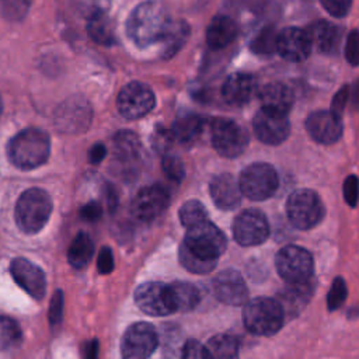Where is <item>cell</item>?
<instances>
[{"instance_id": "cell-1", "label": "cell", "mask_w": 359, "mask_h": 359, "mask_svg": "<svg viewBox=\"0 0 359 359\" xmlns=\"http://www.w3.org/2000/svg\"><path fill=\"white\" fill-rule=\"evenodd\" d=\"M165 8L153 0L140 3L129 15L126 31L129 38L140 48L150 46L164 39L171 24Z\"/></svg>"}, {"instance_id": "cell-2", "label": "cell", "mask_w": 359, "mask_h": 359, "mask_svg": "<svg viewBox=\"0 0 359 359\" xmlns=\"http://www.w3.org/2000/svg\"><path fill=\"white\" fill-rule=\"evenodd\" d=\"M49 151V135L39 128H28L18 132L7 147L10 161L20 170H32L45 164Z\"/></svg>"}, {"instance_id": "cell-3", "label": "cell", "mask_w": 359, "mask_h": 359, "mask_svg": "<svg viewBox=\"0 0 359 359\" xmlns=\"http://www.w3.org/2000/svg\"><path fill=\"white\" fill-rule=\"evenodd\" d=\"M52 212V199L41 188H29L21 194L15 205V222L20 230L34 234L42 230Z\"/></svg>"}, {"instance_id": "cell-4", "label": "cell", "mask_w": 359, "mask_h": 359, "mask_svg": "<svg viewBox=\"0 0 359 359\" xmlns=\"http://www.w3.org/2000/svg\"><path fill=\"white\" fill-rule=\"evenodd\" d=\"M181 247L202 261L216 262L224 252L227 240L219 227L206 220L188 229Z\"/></svg>"}, {"instance_id": "cell-5", "label": "cell", "mask_w": 359, "mask_h": 359, "mask_svg": "<svg viewBox=\"0 0 359 359\" xmlns=\"http://www.w3.org/2000/svg\"><path fill=\"white\" fill-rule=\"evenodd\" d=\"M285 311L278 300L269 297H255L245 303L244 324L255 335H272L282 327Z\"/></svg>"}, {"instance_id": "cell-6", "label": "cell", "mask_w": 359, "mask_h": 359, "mask_svg": "<svg viewBox=\"0 0 359 359\" xmlns=\"http://www.w3.org/2000/svg\"><path fill=\"white\" fill-rule=\"evenodd\" d=\"M286 213L294 227L309 230L321 222L324 216V205L314 191L297 189L287 199Z\"/></svg>"}, {"instance_id": "cell-7", "label": "cell", "mask_w": 359, "mask_h": 359, "mask_svg": "<svg viewBox=\"0 0 359 359\" xmlns=\"http://www.w3.org/2000/svg\"><path fill=\"white\" fill-rule=\"evenodd\" d=\"M241 194L252 201L271 198L279 185L275 168L266 163H252L247 165L238 180Z\"/></svg>"}, {"instance_id": "cell-8", "label": "cell", "mask_w": 359, "mask_h": 359, "mask_svg": "<svg viewBox=\"0 0 359 359\" xmlns=\"http://www.w3.org/2000/svg\"><path fill=\"white\" fill-rule=\"evenodd\" d=\"M212 144L215 150L227 158L240 156L250 142L248 132L237 122L217 118L212 122Z\"/></svg>"}, {"instance_id": "cell-9", "label": "cell", "mask_w": 359, "mask_h": 359, "mask_svg": "<svg viewBox=\"0 0 359 359\" xmlns=\"http://www.w3.org/2000/svg\"><path fill=\"white\" fill-rule=\"evenodd\" d=\"M279 275L287 283H303L313 276V258L311 254L297 245H287L279 250L275 258Z\"/></svg>"}, {"instance_id": "cell-10", "label": "cell", "mask_w": 359, "mask_h": 359, "mask_svg": "<svg viewBox=\"0 0 359 359\" xmlns=\"http://www.w3.org/2000/svg\"><path fill=\"white\" fill-rule=\"evenodd\" d=\"M91 105L83 97L65 100L55 111V126L63 133H81L91 125Z\"/></svg>"}, {"instance_id": "cell-11", "label": "cell", "mask_w": 359, "mask_h": 359, "mask_svg": "<svg viewBox=\"0 0 359 359\" xmlns=\"http://www.w3.org/2000/svg\"><path fill=\"white\" fill-rule=\"evenodd\" d=\"M154 94L151 88L140 81L128 83L118 94L116 105L119 114L126 119H139L154 108Z\"/></svg>"}, {"instance_id": "cell-12", "label": "cell", "mask_w": 359, "mask_h": 359, "mask_svg": "<svg viewBox=\"0 0 359 359\" xmlns=\"http://www.w3.org/2000/svg\"><path fill=\"white\" fill-rule=\"evenodd\" d=\"M137 307L150 316H168L175 310L171 286L161 282H146L135 292Z\"/></svg>"}, {"instance_id": "cell-13", "label": "cell", "mask_w": 359, "mask_h": 359, "mask_svg": "<svg viewBox=\"0 0 359 359\" xmlns=\"http://www.w3.org/2000/svg\"><path fill=\"white\" fill-rule=\"evenodd\" d=\"M158 342L154 327L149 323L132 324L121 342L122 359H147Z\"/></svg>"}, {"instance_id": "cell-14", "label": "cell", "mask_w": 359, "mask_h": 359, "mask_svg": "<svg viewBox=\"0 0 359 359\" xmlns=\"http://www.w3.org/2000/svg\"><path fill=\"white\" fill-rule=\"evenodd\" d=\"M233 236L236 241L244 247L264 243L269 236V224L265 215L255 209L241 212L234 220Z\"/></svg>"}, {"instance_id": "cell-15", "label": "cell", "mask_w": 359, "mask_h": 359, "mask_svg": "<svg viewBox=\"0 0 359 359\" xmlns=\"http://www.w3.org/2000/svg\"><path fill=\"white\" fill-rule=\"evenodd\" d=\"M170 195L161 185H149L142 188L132 201V213L140 222L157 219L168 206Z\"/></svg>"}, {"instance_id": "cell-16", "label": "cell", "mask_w": 359, "mask_h": 359, "mask_svg": "<svg viewBox=\"0 0 359 359\" xmlns=\"http://www.w3.org/2000/svg\"><path fill=\"white\" fill-rule=\"evenodd\" d=\"M254 132L257 137L265 144H280L290 133V123L286 115L261 109L255 114L252 121Z\"/></svg>"}, {"instance_id": "cell-17", "label": "cell", "mask_w": 359, "mask_h": 359, "mask_svg": "<svg viewBox=\"0 0 359 359\" xmlns=\"http://www.w3.org/2000/svg\"><path fill=\"white\" fill-rule=\"evenodd\" d=\"M114 163L118 171L123 175L135 171V165L140 158L142 144L139 137L129 130H121L114 136Z\"/></svg>"}, {"instance_id": "cell-18", "label": "cell", "mask_w": 359, "mask_h": 359, "mask_svg": "<svg viewBox=\"0 0 359 359\" xmlns=\"http://www.w3.org/2000/svg\"><path fill=\"white\" fill-rule=\"evenodd\" d=\"M15 282L34 299L41 300L46 292V278L39 266L25 258H15L10 265Z\"/></svg>"}, {"instance_id": "cell-19", "label": "cell", "mask_w": 359, "mask_h": 359, "mask_svg": "<svg viewBox=\"0 0 359 359\" xmlns=\"http://www.w3.org/2000/svg\"><path fill=\"white\" fill-rule=\"evenodd\" d=\"M213 293L222 303L230 306H241L248 297L247 285L234 269H226L213 279Z\"/></svg>"}, {"instance_id": "cell-20", "label": "cell", "mask_w": 359, "mask_h": 359, "mask_svg": "<svg viewBox=\"0 0 359 359\" xmlns=\"http://www.w3.org/2000/svg\"><path fill=\"white\" fill-rule=\"evenodd\" d=\"M306 128L309 135L318 143L331 144L335 143L344 130L341 116L331 111H316L307 116Z\"/></svg>"}, {"instance_id": "cell-21", "label": "cell", "mask_w": 359, "mask_h": 359, "mask_svg": "<svg viewBox=\"0 0 359 359\" xmlns=\"http://www.w3.org/2000/svg\"><path fill=\"white\" fill-rule=\"evenodd\" d=\"M311 43L307 32L300 28L289 27L278 32L276 52L289 62H303L311 52Z\"/></svg>"}, {"instance_id": "cell-22", "label": "cell", "mask_w": 359, "mask_h": 359, "mask_svg": "<svg viewBox=\"0 0 359 359\" xmlns=\"http://www.w3.org/2000/svg\"><path fill=\"white\" fill-rule=\"evenodd\" d=\"M258 91L257 80L247 73H234L226 79L222 87L223 98L233 105L247 104Z\"/></svg>"}, {"instance_id": "cell-23", "label": "cell", "mask_w": 359, "mask_h": 359, "mask_svg": "<svg viewBox=\"0 0 359 359\" xmlns=\"http://www.w3.org/2000/svg\"><path fill=\"white\" fill-rule=\"evenodd\" d=\"M210 195L215 205L224 210L237 208L243 198L238 181L227 172L220 174L212 180Z\"/></svg>"}, {"instance_id": "cell-24", "label": "cell", "mask_w": 359, "mask_h": 359, "mask_svg": "<svg viewBox=\"0 0 359 359\" xmlns=\"http://www.w3.org/2000/svg\"><path fill=\"white\" fill-rule=\"evenodd\" d=\"M262 108L271 112L286 115L294 102V94L286 84L269 83L258 91Z\"/></svg>"}, {"instance_id": "cell-25", "label": "cell", "mask_w": 359, "mask_h": 359, "mask_svg": "<svg viewBox=\"0 0 359 359\" xmlns=\"http://www.w3.org/2000/svg\"><path fill=\"white\" fill-rule=\"evenodd\" d=\"M311 48L323 53H332L337 50L341 39V32L334 24L320 20L309 25L306 29Z\"/></svg>"}, {"instance_id": "cell-26", "label": "cell", "mask_w": 359, "mask_h": 359, "mask_svg": "<svg viewBox=\"0 0 359 359\" xmlns=\"http://www.w3.org/2000/svg\"><path fill=\"white\" fill-rule=\"evenodd\" d=\"M237 32L238 28L233 18L216 15L206 28V43L212 49H222L236 39Z\"/></svg>"}, {"instance_id": "cell-27", "label": "cell", "mask_w": 359, "mask_h": 359, "mask_svg": "<svg viewBox=\"0 0 359 359\" xmlns=\"http://www.w3.org/2000/svg\"><path fill=\"white\" fill-rule=\"evenodd\" d=\"M313 292V280L303 283H289V286L280 293V306L285 313H296L306 306Z\"/></svg>"}, {"instance_id": "cell-28", "label": "cell", "mask_w": 359, "mask_h": 359, "mask_svg": "<svg viewBox=\"0 0 359 359\" xmlns=\"http://www.w3.org/2000/svg\"><path fill=\"white\" fill-rule=\"evenodd\" d=\"M93 252H94V243H93L91 237L87 233L80 231L73 238V241L69 247L67 261L72 266H74L77 269H83L90 262Z\"/></svg>"}, {"instance_id": "cell-29", "label": "cell", "mask_w": 359, "mask_h": 359, "mask_svg": "<svg viewBox=\"0 0 359 359\" xmlns=\"http://www.w3.org/2000/svg\"><path fill=\"white\" fill-rule=\"evenodd\" d=\"M87 32L90 38L98 45L111 46L115 43V28L112 20L107 15V13L97 14L88 18Z\"/></svg>"}, {"instance_id": "cell-30", "label": "cell", "mask_w": 359, "mask_h": 359, "mask_svg": "<svg viewBox=\"0 0 359 359\" xmlns=\"http://www.w3.org/2000/svg\"><path fill=\"white\" fill-rule=\"evenodd\" d=\"M203 129V121L201 116L194 115V114H187L184 116H180L171 132L174 136V140H178L184 144L187 143H192L194 140H196L201 135Z\"/></svg>"}, {"instance_id": "cell-31", "label": "cell", "mask_w": 359, "mask_h": 359, "mask_svg": "<svg viewBox=\"0 0 359 359\" xmlns=\"http://www.w3.org/2000/svg\"><path fill=\"white\" fill-rule=\"evenodd\" d=\"M209 359H238V342L234 337L219 334L205 345Z\"/></svg>"}, {"instance_id": "cell-32", "label": "cell", "mask_w": 359, "mask_h": 359, "mask_svg": "<svg viewBox=\"0 0 359 359\" xmlns=\"http://www.w3.org/2000/svg\"><path fill=\"white\" fill-rule=\"evenodd\" d=\"M188 32H189V28H188L187 22H184L181 20L180 21L172 20L164 39L161 41L163 57L168 59V57L174 56L187 42Z\"/></svg>"}, {"instance_id": "cell-33", "label": "cell", "mask_w": 359, "mask_h": 359, "mask_svg": "<svg viewBox=\"0 0 359 359\" xmlns=\"http://www.w3.org/2000/svg\"><path fill=\"white\" fill-rule=\"evenodd\" d=\"M170 286L177 311H189L196 307L201 299V293L195 285L178 280L170 283Z\"/></svg>"}, {"instance_id": "cell-34", "label": "cell", "mask_w": 359, "mask_h": 359, "mask_svg": "<svg viewBox=\"0 0 359 359\" xmlns=\"http://www.w3.org/2000/svg\"><path fill=\"white\" fill-rule=\"evenodd\" d=\"M22 341V331L18 323L7 316H0V348H15Z\"/></svg>"}, {"instance_id": "cell-35", "label": "cell", "mask_w": 359, "mask_h": 359, "mask_svg": "<svg viewBox=\"0 0 359 359\" xmlns=\"http://www.w3.org/2000/svg\"><path fill=\"white\" fill-rule=\"evenodd\" d=\"M180 220L181 223L189 229L192 226H196L202 222L208 220V213L205 206L199 201H188L185 202L180 209Z\"/></svg>"}, {"instance_id": "cell-36", "label": "cell", "mask_w": 359, "mask_h": 359, "mask_svg": "<svg viewBox=\"0 0 359 359\" xmlns=\"http://www.w3.org/2000/svg\"><path fill=\"white\" fill-rule=\"evenodd\" d=\"M276 39H278V32L272 27L262 28L259 34L252 39L251 42V49L255 53H272L276 52Z\"/></svg>"}, {"instance_id": "cell-37", "label": "cell", "mask_w": 359, "mask_h": 359, "mask_svg": "<svg viewBox=\"0 0 359 359\" xmlns=\"http://www.w3.org/2000/svg\"><path fill=\"white\" fill-rule=\"evenodd\" d=\"M31 0H0L1 14L11 21L24 18L29 8Z\"/></svg>"}, {"instance_id": "cell-38", "label": "cell", "mask_w": 359, "mask_h": 359, "mask_svg": "<svg viewBox=\"0 0 359 359\" xmlns=\"http://www.w3.org/2000/svg\"><path fill=\"white\" fill-rule=\"evenodd\" d=\"M161 167L164 174L174 182H181L185 177V168L182 161L180 160V157H177L175 154H170L165 153L161 161Z\"/></svg>"}, {"instance_id": "cell-39", "label": "cell", "mask_w": 359, "mask_h": 359, "mask_svg": "<svg viewBox=\"0 0 359 359\" xmlns=\"http://www.w3.org/2000/svg\"><path fill=\"white\" fill-rule=\"evenodd\" d=\"M72 3L81 15L91 18L97 14L107 13L111 0H72Z\"/></svg>"}, {"instance_id": "cell-40", "label": "cell", "mask_w": 359, "mask_h": 359, "mask_svg": "<svg viewBox=\"0 0 359 359\" xmlns=\"http://www.w3.org/2000/svg\"><path fill=\"white\" fill-rule=\"evenodd\" d=\"M180 261L181 264L191 272L194 273H208L210 272L216 262H208V261H202L196 257H194L192 254H189L184 247L180 248Z\"/></svg>"}, {"instance_id": "cell-41", "label": "cell", "mask_w": 359, "mask_h": 359, "mask_svg": "<svg viewBox=\"0 0 359 359\" xmlns=\"http://www.w3.org/2000/svg\"><path fill=\"white\" fill-rule=\"evenodd\" d=\"M346 299V285L342 278H335L332 282L328 296H327V303L330 310H337Z\"/></svg>"}, {"instance_id": "cell-42", "label": "cell", "mask_w": 359, "mask_h": 359, "mask_svg": "<svg viewBox=\"0 0 359 359\" xmlns=\"http://www.w3.org/2000/svg\"><path fill=\"white\" fill-rule=\"evenodd\" d=\"M345 57L352 66L359 65V31L358 29L351 31L346 38Z\"/></svg>"}, {"instance_id": "cell-43", "label": "cell", "mask_w": 359, "mask_h": 359, "mask_svg": "<svg viewBox=\"0 0 359 359\" xmlns=\"http://www.w3.org/2000/svg\"><path fill=\"white\" fill-rule=\"evenodd\" d=\"M324 10L332 15V17H337V18H341V17H345L351 7H352V0H320Z\"/></svg>"}, {"instance_id": "cell-44", "label": "cell", "mask_w": 359, "mask_h": 359, "mask_svg": "<svg viewBox=\"0 0 359 359\" xmlns=\"http://www.w3.org/2000/svg\"><path fill=\"white\" fill-rule=\"evenodd\" d=\"M181 359H209V355L205 345L196 339H189L182 348Z\"/></svg>"}, {"instance_id": "cell-45", "label": "cell", "mask_w": 359, "mask_h": 359, "mask_svg": "<svg viewBox=\"0 0 359 359\" xmlns=\"http://www.w3.org/2000/svg\"><path fill=\"white\" fill-rule=\"evenodd\" d=\"M344 196L349 206H355L359 198V180L355 175H348L344 182Z\"/></svg>"}, {"instance_id": "cell-46", "label": "cell", "mask_w": 359, "mask_h": 359, "mask_svg": "<svg viewBox=\"0 0 359 359\" xmlns=\"http://www.w3.org/2000/svg\"><path fill=\"white\" fill-rule=\"evenodd\" d=\"M174 140V136H172V132L168 130V129H164V128H158L154 133V137H153V144L154 147L158 150V151H164L167 153V149L170 147V144L172 143Z\"/></svg>"}, {"instance_id": "cell-47", "label": "cell", "mask_w": 359, "mask_h": 359, "mask_svg": "<svg viewBox=\"0 0 359 359\" xmlns=\"http://www.w3.org/2000/svg\"><path fill=\"white\" fill-rule=\"evenodd\" d=\"M102 208L97 201H90L80 209V217L87 222H95L101 217Z\"/></svg>"}, {"instance_id": "cell-48", "label": "cell", "mask_w": 359, "mask_h": 359, "mask_svg": "<svg viewBox=\"0 0 359 359\" xmlns=\"http://www.w3.org/2000/svg\"><path fill=\"white\" fill-rule=\"evenodd\" d=\"M97 266L100 273H109L114 269V255L109 247H102L100 254H98V261Z\"/></svg>"}, {"instance_id": "cell-49", "label": "cell", "mask_w": 359, "mask_h": 359, "mask_svg": "<svg viewBox=\"0 0 359 359\" xmlns=\"http://www.w3.org/2000/svg\"><path fill=\"white\" fill-rule=\"evenodd\" d=\"M62 309H63V294L60 290H57L52 297L50 309H49V318L53 325L59 324L62 318Z\"/></svg>"}, {"instance_id": "cell-50", "label": "cell", "mask_w": 359, "mask_h": 359, "mask_svg": "<svg viewBox=\"0 0 359 359\" xmlns=\"http://www.w3.org/2000/svg\"><path fill=\"white\" fill-rule=\"evenodd\" d=\"M348 98H349V88L345 86V87H342V88L335 94V97H334V100H332V102H331V109H330V111H331L332 114L341 116V114L344 112V108H345V105H346Z\"/></svg>"}, {"instance_id": "cell-51", "label": "cell", "mask_w": 359, "mask_h": 359, "mask_svg": "<svg viewBox=\"0 0 359 359\" xmlns=\"http://www.w3.org/2000/svg\"><path fill=\"white\" fill-rule=\"evenodd\" d=\"M105 156H107V147L102 143H95L88 150V160L93 164L101 163L105 158Z\"/></svg>"}, {"instance_id": "cell-52", "label": "cell", "mask_w": 359, "mask_h": 359, "mask_svg": "<svg viewBox=\"0 0 359 359\" xmlns=\"http://www.w3.org/2000/svg\"><path fill=\"white\" fill-rule=\"evenodd\" d=\"M97 355H98V342L97 339H93L86 348V359H97Z\"/></svg>"}, {"instance_id": "cell-53", "label": "cell", "mask_w": 359, "mask_h": 359, "mask_svg": "<svg viewBox=\"0 0 359 359\" xmlns=\"http://www.w3.org/2000/svg\"><path fill=\"white\" fill-rule=\"evenodd\" d=\"M1 109H3V104H1V97H0V114H1Z\"/></svg>"}]
</instances>
